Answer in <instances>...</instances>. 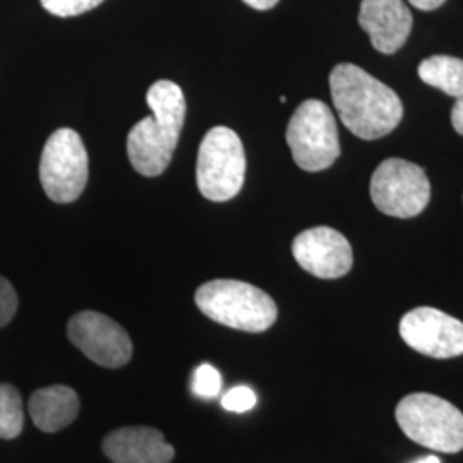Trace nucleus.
Returning <instances> with one entry per match:
<instances>
[{
  "instance_id": "nucleus-1",
  "label": "nucleus",
  "mask_w": 463,
  "mask_h": 463,
  "mask_svg": "<svg viewBox=\"0 0 463 463\" xmlns=\"http://www.w3.org/2000/svg\"><path fill=\"white\" fill-rule=\"evenodd\" d=\"M331 99L340 120L361 139H380L397 129L403 105L397 93L354 64H338L330 74Z\"/></svg>"
},
{
  "instance_id": "nucleus-2",
  "label": "nucleus",
  "mask_w": 463,
  "mask_h": 463,
  "mask_svg": "<svg viewBox=\"0 0 463 463\" xmlns=\"http://www.w3.org/2000/svg\"><path fill=\"white\" fill-rule=\"evenodd\" d=\"M151 117L139 120L128 136V155L136 172L156 177L170 165L185 120V99L179 84L160 80L146 95Z\"/></svg>"
},
{
  "instance_id": "nucleus-3",
  "label": "nucleus",
  "mask_w": 463,
  "mask_h": 463,
  "mask_svg": "<svg viewBox=\"0 0 463 463\" xmlns=\"http://www.w3.org/2000/svg\"><path fill=\"white\" fill-rule=\"evenodd\" d=\"M199 311L233 330L261 333L277 321L275 300L261 288L239 280H212L196 290Z\"/></svg>"
},
{
  "instance_id": "nucleus-4",
  "label": "nucleus",
  "mask_w": 463,
  "mask_h": 463,
  "mask_svg": "<svg viewBox=\"0 0 463 463\" xmlns=\"http://www.w3.org/2000/svg\"><path fill=\"white\" fill-rule=\"evenodd\" d=\"M400 430L420 447L441 453L463 449V414L445 398L412 393L400 400L395 411Z\"/></svg>"
},
{
  "instance_id": "nucleus-5",
  "label": "nucleus",
  "mask_w": 463,
  "mask_h": 463,
  "mask_svg": "<svg viewBox=\"0 0 463 463\" xmlns=\"http://www.w3.org/2000/svg\"><path fill=\"white\" fill-rule=\"evenodd\" d=\"M246 179V153L241 137L229 128L216 126L201 141L196 165L199 193L210 201L235 198Z\"/></svg>"
},
{
  "instance_id": "nucleus-6",
  "label": "nucleus",
  "mask_w": 463,
  "mask_h": 463,
  "mask_svg": "<svg viewBox=\"0 0 463 463\" xmlns=\"http://www.w3.org/2000/svg\"><path fill=\"white\" fill-rule=\"evenodd\" d=\"M287 143L302 170L330 168L340 156L338 129L330 107L319 99L302 101L287 126Z\"/></svg>"
},
{
  "instance_id": "nucleus-7",
  "label": "nucleus",
  "mask_w": 463,
  "mask_h": 463,
  "mask_svg": "<svg viewBox=\"0 0 463 463\" xmlns=\"http://www.w3.org/2000/svg\"><path fill=\"white\" fill-rule=\"evenodd\" d=\"M40 183L53 203L67 204L81 196L88 183V153L80 134L62 128L50 136L40 160Z\"/></svg>"
},
{
  "instance_id": "nucleus-8",
  "label": "nucleus",
  "mask_w": 463,
  "mask_h": 463,
  "mask_svg": "<svg viewBox=\"0 0 463 463\" xmlns=\"http://www.w3.org/2000/svg\"><path fill=\"white\" fill-rule=\"evenodd\" d=\"M371 199L384 215L414 218L422 213L430 203V179L426 172L412 162L388 158L373 174Z\"/></svg>"
},
{
  "instance_id": "nucleus-9",
  "label": "nucleus",
  "mask_w": 463,
  "mask_h": 463,
  "mask_svg": "<svg viewBox=\"0 0 463 463\" xmlns=\"http://www.w3.org/2000/svg\"><path fill=\"white\" fill-rule=\"evenodd\" d=\"M67 336L74 347L101 367H122L133 357V342L128 331L97 311L72 316L67 325Z\"/></svg>"
},
{
  "instance_id": "nucleus-10",
  "label": "nucleus",
  "mask_w": 463,
  "mask_h": 463,
  "mask_svg": "<svg viewBox=\"0 0 463 463\" xmlns=\"http://www.w3.org/2000/svg\"><path fill=\"white\" fill-rule=\"evenodd\" d=\"M400 336L415 352L451 359L463 354V323L434 307H417L402 317Z\"/></svg>"
},
{
  "instance_id": "nucleus-11",
  "label": "nucleus",
  "mask_w": 463,
  "mask_h": 463,
  "mask_svg": "<svg viewBox=\"0 0 463 463\" xmlns=\"http://www.w3.org/2000/svg\"><path fill=\"white\" fill-rule=\"evenodd\" d=\"M292 252L302 269L323 280L345 277L354 265L345 235L330 227H315L298 233Z\"/></svg>"
},
{
  "instance_id": "nucleus-12",
  "label": "nucleus",
  "mask_w": 463,
  "mask_h": 463,
  "mask_svg": "<svg viewBox=\"0 0 463 463\" xmlns=\"http://www.w3.org/2000/svg\"><path fill=\"white\" fill-rule=\"evenodd\" d=\"M359 24L381 53H395L412 32V13L402 0H363Z\"/></svg>"
},
{
  "instance_id": "nucleus-13",
  "label": "nucleus",
  "mask_w": 463,
  "mask_h": 463,
  "mask_svg": "<svg viewBox=\"0 0 463 463\" xmlns=\"http://www.w3.org/2000/svg\"><path fill=\"white\" fill-rule=\"evenodd\" d=\"M103 453L114 463H170L175 449L153 428H122L103 439Z\"/></svg>"
},
{
  "instance_id": "nucleus-14",
  "label": "nucleus",
  "mask_w": 463,
  "mask_h": 463,
  "mask_svg": "<svg viewBox=\"0 0 463 463\" xmlns=\"http://www.w3.org/2000/svg\"><path fill=\"white\" fill-rule=\"evenodd\" d=\"M28 411L38 430L57 432L74 422L80 414V397L69 386L53 384L34 392Z\"/></svg>"
},
{
  "instance_id": "nucleus-15",
  "label": "nucleus",
  "mask_w": 463,
  "mask_h": 463,
  "mask_svg": "<svg viewBox=\"0 0 463 463\" xmlns=\"http://www.w3.org/2000/svg\"><path fill=\"white\" fill-rule=\"evenodd\" d=\"M419 78L449 97L463 95V61L451 55H432L420 62Z\"/></svg>"
},
{
  "instance_id": "nucleus-16",
  "label": "nucleus",
  "mask_w": 463,
  "mask_h": 463,
  "mask_svg": "<svg viewBox=\"0 0 463 463\" xmlns=\"http://www.w3.org/2000/svg\"><path fill=\"white\" fill-rule=\"evenodd\" d=\"M24 426L21 393L13 384H0V438L14 439Z\"/></svg>"
},
{
  "instance_id": "nucleus-17",
  "label": "nucleus",
  "mask_w": 463,
  "mask_h": 463,
  "mask_svg": "<svg viewBox=\"0 0 463 463\" xmlns=\"http://www.w3.org/2000/svg\"><path fill=\"white\" fill-rule=\"evenodd\" d=\"M191 390L199 398H215L220 395L222 390V376L213 365L201 364L193 373Z\"/></svg>"
},
{
  "instance_id": "nucleus-18",
  "label": "nucleus",
  "mask_w": 463,
  "mask_h": 463,
  "mask_svg": "<svg viewBox=\"0 0 463 463\" xmlns=\"http://www.w3.org/2000/svg\"><path fill=\"white\" fill-rule=\"evenodd\" d=\"M43 9L57 17H72L84 14L99 7L103 0H40Z\"/></svg>"
},
{
  "instance_id": "nucleus-19",
  "label": "nucleus",
  "mask_w": 463,
  "mask_h": 463,
  "mask_svg": "<svg viewBox=\"0 0 463 463\" xmlns=\"http://www.w3.org/2000/svg\"><path fill=\"white\" fill-rule=\"evenodd\" d=\"M258 398L249 386H235L222 397V405L231 412H248L256 405Z\"/></svg>"
},
{
  "instance_id": "nucleus-20",
  "label": "nucleus",
  "mask_w": 463,
  "mask_h": 463,
  "mask_svg": "<svg viewBox=\"0 0 463 463\" xmlns=\"http://www.w3.org/2000/svg\"><path fill=\"white\" fill-rule=\"evenodd\" d=\"M17 311V294L11 281L0 277V328L9 325Z\"/></svg>"
},
{
  "instance_id": "nucleus-21",
  "label": "nucleus",
  "mask_w": 463,
  "mask_h": 463,
  "mask_svg": "<svg viewBox=\"0 0 463 463\" xmlns=\"http://www.w3.org/2000/svg\"><path fill=\"white\" fill-rule=\"evenodd\" d=\"M451 124L455 128V131L463 136V95H460L451 110Z\"/></svg>"
},
{
  "instance_id": "nucleus-22",
  "label": "nucleus",
  "mask_w": 463,
  "mask_h": 463,
  "mask_svg": "<svg viewBox=\"0 0 463 463\" xmlns=\"http://www.w3.org/2000/svg\"><path fill=\"white\" fill-rule=\"evenodd\" d=\"M411 5H414L420 11H434L439 9L447 0H409Z\"/></svg>"
},
{
  "instance_id": "nucleus-23",
  "label": "nucleus",
  "mask_w": 463,
  "mask_h": 463,
  "mask_svg": "<svg viewBox=\"0 0 463 463\" xmlns=\"http://www.w3.org/2000/svg\"><path fill=\"white\" fill-rule=\"evenodd\" d=\"M242 2H246L249 7H252V9L268 11V9H273L280 0H242Z\"/></svg>"
},
{
  "instance_id": "nucleus-24",
  "label": "nucleus",
  "mask_w": 463,
  "mask_h": 463,
  "mask_svg": "<svg viewBox=\"0 0 463 463\" xmlns=\"http://www.w3.org/2000/svg\"><path fill=\"white\" fill-rule=\"evenodd\" d=\"M414 463H441L439 462V458L438 457H434V455H430V457H424V458H420V460H417Z\"/></svg>"
}]
</instances>
